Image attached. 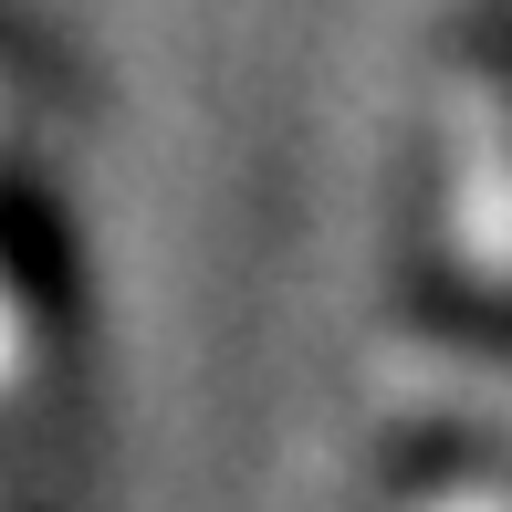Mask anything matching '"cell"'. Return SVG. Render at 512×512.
<instances>
[{
    "mask_svg": "<svg viewBox=\"0 0 512 512\" xmlns=\"http://www.w3.org/2000/svg\"><path fill=\"white\" fill-rule=\"evenodd\" d=\"M387 387H408V398H429V408H460V418H502V429H512V377H502V366L408 356V366H387Z\"/></svg>",
    "mask_w": 512,
    "mask_h": 512,
    "instance_id": "cell-1",
    "label": "cell"
}]
</instances>
